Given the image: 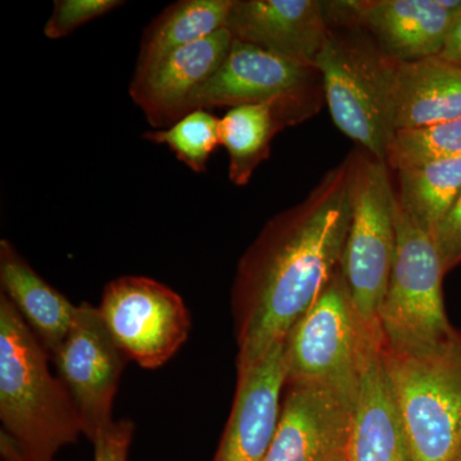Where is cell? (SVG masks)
Wrapping results in <instances>:
<instances>
[{
    "label": "cell",
    "mask_w": 461,
    "mask_h": 461,
    "mask_svg": "<svg viewBox=\"0 0 461 461\" xmlns=\"http://www.w3.org/2000/svg\"><path fill=\"white\" fill-rule=\"evenodd\" d=\"M432 239L446 275L461 264V191Z\"/></svg>",
    "instance_id": "obj_25"
},
{
    "label": "cell",
    "mask_w": 461,
    "mask_h": 461,
    "mask_svg": "<svg viewBox=\"0 0 461 461\" xmlns=\"http://www.w3.org/2000/svg\"><path fill=\"white\" fill-rule=\"evenodd\" d=\"M332 23H341L348 32L330 25L315 67L333 122L360 149L386 162L396 132L391 59L360 27Z\"/></svg>",
    "instance_id": "obj_3"
},
{
    "label": "cell",
    "mask_w": 461,
    "mask_h": 461,
    "mask_svg": "<svg viewBox=\"0 0 461 461\" xmlns=\"http://www.w3.org/2000/svg\"><path fill=\"white\" fill-rule=\"evenodd\" d=\"M135 426L130 420H121L100 430L93 444L94 461H127Z\"/></svg>",
    "instance_id": "obj_26"
},
{
    "label": "cell",
    "mask_w": 461,
    "mask_h": 461,
    "mask_svg": "<svg viewBox=\"0 0 461 461\" xmlns=\"http://www.w3.org/2000/svg\"><path fill=\"white\" fill-rule=\"evenodd\" d=\"M220 122V118L206 109H196L166 129L148 131L144 139L166 145L191 171L202 173L209 158L221 145Z\"/></svg>",
    "instance_id": "obj_23"
},
{
    "label": "cell",
    "mask_w": 461,
    "mask_h": 461,
    "mask_svg": "<svg viewBox=\"0 0 461 461\" xmlns=\"http://www.w3.org/2000/svg\"><path fill=\"white\" fill-rule=\"evenodd\" d=\"M233 41L224 27L133 74L130 95L154 129H166L186 115L191 96L222 66Z\"/></svg>",
    "instance_id": "obj_16"
},
{
    "label": "cell",
    "mask_w": 461,
    "mask_h": 461,
    "mask_svg": "<svg viewBox=\"0 0 461 461\" xmlns=\"http://www.w3.org/2000/svg\"><path fill=\"white\" fill-rule=\"evenodd\" d=\"M348 461H414L381 339L369 342L351 411Z\"/></svg>",
    "instance_id": "obj_15"
},
{
    "label": "cell",
    "mask_w": 461,
    "mask_h": 461,
    "mask_svg": "<svg viewBox=\"0 0 461 461\" xmlns=\"http://www.w3.org/2000/svg\"><path fill=\"white\" fill-rule=\"evenodd\" d=\"M321 95L323 81L317 67L233 41L222 66L191 96L186 114L196 109L275 103L291 126L313 115Z\"/></svg>",
    "instance_id": "obj_8"
},
{
    "label": "cell",
    "mask_w": 461,
    "mask_h": 461,
    "mask_svg": "<svg viewBox=\"0 0 461 461\" xmlns=\"http://www.w3.org/2000/svg\"><path fill=\"white\" fill-rule=\"evenodd\" d=\"M351 166L350 153L303 202L268 221L240 259L230 290L238 375L288 338L338 271L351 221Z\"/></svg>",
    "instance_id": "obj_1"
},
{
    "label": "cell",
    "mask_w": 461,
    "mask_h": 461,
    "mask_svg": "<svg viewBox=\"0 0 461 461\" xmlns=\"http://www.w3.org/2000/svg\"><path fill=\"white\" fill-rule=\"evenodd\" d=\"M395 129H418L461 117V66L441 57L391 59Z\"/></svg>",
    "instance_id": "obj_17"
},
{
    "label": "cell",
    "mask_w": 461,
    "mask_h": 461,
    "mask_svg": "<svg viewBox=\"0 0 461 461\" xmlns=\"http://www.w3.org/2000/svg\"><path fill=\"white\" fill-rule=\"evenodd\" d=\"M451 461H461V446L459 450L456 451V454L454 455L453 460Z\"/></svg>",
    "instance_id": "obj_28"
},
{
    "label": "cell",
    "mask_w": 461,
    "mask_h": 461,
    "mask_svg": "<svg viewBox=\"0 0 461 461\" xmlns=\"http://www.w3.org/2000/svg\"><path fill=\"white\" fill-rule=\"evenodd\" d=\"M117 0H58L44 27L48 39L58 41L76 32L78 27L104 16L122 5Z\"/></svg>",
    "instance_id": "obj_24"
},
{
    "label": "cell",
    "mask_w": 461,
    "mask_h": 461,
    "mask_svg": "<svg viewBox=\"0 0 461 461\" xmlns=\"http://www.w3.org/2000/svg\"><path fill=\"white\" fill-rule=\"evenodd\" d=\"M351 158V221L339 269L364 329L381 339L379 309L396 251V191L386 162L363 149Z\"/></svg>",
    "instance_id": "obj_4"
},
{
    "label": "cell",
    "mask_w": 461,
    "mask_h": 461,
    "mask_svg": "<svg viewBox=\"0 0 461 461\" xmlns=\"http://www.w3.org/2000/svg\"><path fill=\"white\" fill-rule=\"evenodd\" d=\"M226 29L235 41L315 67L330 23L318 0H233Z\"/></svg>",
    "instance_id": "obj_13"
},
{
    "label": "cell",
    "mask_w": 461,
    "mask_h": 461,
    "mask_svg": "<svg viewBox=\"0 0 461 461\" xmlns=\"http://www.w3.org/2000/svg\"><path fill=\"white\" fill-rule=\"evenodd\" d=\"M286 384V339L260 362L239 373L226 429L213 461H264L278 420Z\"/></svg>",
    "instance_id": "obj_14"
},
{
    "label": "cell",
    "mask_w": 461,
    "mask_h": 461,
    "mask_svg": "<svg viewBox=\"0 0 461 461\" xmlns=\"http://www.w3.org/2000/svg\"><path fill=\"white\" fill-rule=\"evenodd\" d=\"M396 199L406 215L430 238L461 191V157L397 172Z\"/></svg>",
    "instance_id": "obj_21"
},
{
    "label": "cell",
    "mask_w": 461,
    "mask_h": 461,
    "mask_svg": "<svg viewBox=\"0 0 461 461\" xmlns=\"http://www.w3.org/2000/svg\"><path fill=\"white\" fill-rule=\"evenodd\" d=\"M0 284L3 295L17 309L51 359L74 326L78 305L51 287L8 240L0 241Z\"/></svg>",
    "instance_id": "obj_18"
},
{
    "label": "cell",
    "mask_w": 461,
    "mask_h": 461,
    "mask_svg": "<svg viewBox=\"0 0 461 461\" xmlns=\"http://www.w3.org/2000/svg\"><path fill=\"white\" fill-rule=\"evenodd\" d=\"M326 5L329 20L353 23L396 62L438 57L461 0H351Z\"/></svg>",
    "instance_id": "obj_11"
},
{
    "label": "cell",
    "mask_w": 461,
    "mask_h": 461,
    "mask_svg": "<svg viewBox=\"0 0 461 461\" xmlns=\"http://www.w3.org/2000/svg\"><path fill=\"white\" fill-rule=\"evenodd\" d=\"M50 354L8 297L0 295V454L5 461H54L85 436L83 420Z\"/></svg>",
    "instance_id": "obj_2"
},
{
    "label": "cell",
    "mask_w": 461,
    "mask_h": 461,
    "mask_svg": "<svg viewBox=\"0 0 461 461\" xmlns=\"http://www.w3.org/2000/svg\"><path fill=\"white\" fill-rule=\"evenodd\" d=\"M369 335L339 267L286 339V384L332 388L355 399Z\"/></svg>",
    "instance_id": "obj_7"
},
{
    "label": "cell",
    "mask_w": 461,
    "mask_h": 461,
    "mask_svg": "<svg viewBox=\"0 0 461 461\" xmlns=\"http://www.w3.org/2000/svg\"><path fill=\"white\" fill-rule=\"evenodd\" d=\"M414 461H451L461 446V330L415 354L384 348Z\"/></svg>",
    "instance_id": "obj_6"
},
{
    "label": "cell",
    "mask_w": 461,
    "mask_h": 461,
    "mask_svg": "<svg viewBox=\"0 0 461 461\" xmlns=\"http://www.w3.org/2000/svg\"><path fill=\"white\" fill-rule=\"evenodd\" d=\"M58 377L74 400L90 441L109 424L127 357L115 345L98 306L78 305L74 326L51 357Z\"/></svg>",
    "instance_id": "obj_10"
},
{
    "label": "cell",
    "mask_w": 461,
    "mask_h": 461,
    "mask_svg": "<svg viewBox=\"0 0 461 461\" xmlns=\"http://www.w3.org/2000/svg\"><path fill=\"white\" fill-rule=\"evenodd\" d=\"M233 0H181L167 7L145 30L135 74L227 26Z\"/></svg>",
    "instance_id": "obj_19"
},
{
    "label": "cell",
    "mask_w": 461,
    "mask_h": 461,
    "mask_svg": "<svg viewBox=\"0 0 461 461\" xmlns=\"http://www.w3.org/2000/svg\"><path fill=\"white\" fill-rule=\"evenodd\" d=\"M354 399L312 384H286L264 461H348Z\"/></svg>",
    "instance_id": "obj_12"
},
{
    "label": "cell",
    "mask_w": 461,
    "mask_h": 461,
    "mask_svg": "<svg viewBox=\"0 0 461 461\" xmlns=\"http://www.w3.org/2000/svg\"><path fill=\"white\" fill-rule=\"evenodd\" d=\"M290 126L275 103L230 108L220 122L221 145L229 153V177L244 186L271 151L276 133Z\"/></svg>",
    "instance_id": "obj_20"
},
{
    "label": "cell",
    "mask_w": 461,
    "mask_h": 461,
    "mask_svg": "<svg viewBox=\"0 0 461 461\" xmlns=\"http://www.w3.org/2000/svg\"><path fill=\"white\" fill-rule=\"evenodd\" d=\"M98 309L115 345L141 368L162 366L190 335L184 300L153 278L122 276L109 282Z\"/></svg>",
    "instance_id": "obj_9"
},
{
    "label": "cell",
    "mask_w": 461,
    "mask_h": 461,
    "mask_svg": "<svg viewBox=\"0 0 461 461\" xmlns=\"http://www.w3.org/2000/svg\"><path fill=\"white\" fill-rule=\"evenodd\" d=\"M461 157V117L395 132L386 156L393 171Z\"/></svg>",
    "instance_id": "obj_22"
},
{
    "label": "cell",
    "mask_w": 461,
    "mask_h": 461,
    "mask_svg": "<svg viewBox=\"0 0 461 461\" xmlns=\"http://www.w3.org/2000/svg\"><path fill=\"white\" fill-rule=\"evenodd\" d=\"M438 57L444 58L448 62L461 66V11L455 20L451 32L448 33L447 41Z\"/></svg>",
    "instance_id": "obj_27"
},
{
    "label": "cell",
    "mask_w": 461,
    "mask_h": 461,
    "mask_svg": "<svg viewBox=\"0 0 461 461\" xmlns=\"http://www.w3.org/2000/svg\"><path fill=\"white\" fill-rule=\"evenodd\" d=\"M395 223V259L379 309V332L387 353H420L455 329L445 311L444 267L433 239L412 222L397 199Z\"/></svg>",
    "instance_id": "obj_5"
}]
</instances>
